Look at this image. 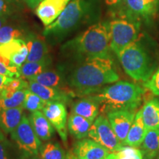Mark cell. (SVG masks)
I'll list each match as a JSON object with an SVG mask.
<instances>
[{
  "label": "cell",
  "mask_w": 159,
  "mask_h": 159,
  "mask_svg": "<svg viewBox=\"0 0 159 159\" xmlns=\"http://www.w3.org/2000/svg\"><path fill=\"white\" fill-rule=\"evenodd\" d=\"M71 0H43L35 8V14L47 27L61 16Z\"/></svg>",
  "instance_id": "4fadbf2b"
},
{
  "label": "cell",
  "mask_w": 159,
  "mask_h": 159,
  "mask_svg": "<svg viewBox=\"0 0 159 159\" xmlns=\"http://www.w3.org/2000/svg\"><path fill=\"white\" fill-rule=\"evenodd\" d=\"M71 152L78 159H105L111 153L91 139H83L75 143Z\"/></svg>",
  "instance_id": "7c38bea8"
},
{
  "label": "cell",
  "mask_w": 159,
  "mask_h": 159,
  "mask_svg": "<svg viewBox=\"0 0 159 159\" xmlns=\"http://www.w3.org/2000/svg\"><path fill=\"white\" fill-rule=\"evenodd\" d=\"M23 106L0 110V129L6 134L13 132L21 122L23 114Z\"/></svg>",
  "instance_id": "ac0fdd59"
},
{
  "label": "cell",
  "mask_w": 159,
  "mask_h": 159,
  "mask_svg": "<svg viewBox=\"0 0 159 159\" xmlns=\"http://www.w3.org/2000/svg\"><path fill=\"white\" fill-rule=\"evenodd\" d=\"M142 118L147 130L159 129V99L147 101L142 108Z\"/></svg>",
  "instance_id": "44dd1931"
},
{
  "label": "cell",
  "mask_w": 159,
  "mask_h": 159,
  "mask_svg": "<svg viewBox=\"0 0 159 159\" xmlns=\"http://www.w3.org/2000/svg\"><path fill=\"white\" fill-rule=\"evenodd\" d=\"M140 25V21L122 17H116L109 21L111 50L117 55L138 41Z\"/></svg>",
  "instance_id": "8992f818"
},
{
  "label": "cell",
  "mask_w": 159,
  "mask_h": 159,
  "mask_svg": "<svg viewBox=\"0 0 159 159\" xmlns=\"http://www.w3.org/2000/svg\"><path fill=\"white\" fill-rule=\"evenodd\" d=\"M136 114L135 110H117L107 114V118L122 144L128 136Z\"/></svg>",
  "instance_id": "8fae6325"
},
{
  "label": "cell",
  "mask_w": 159,
  "mask_h": 159,
  "mask_svg": "<svg viewBox=\"0 0 159 159\" xmlns=\"http://www.w3.org/2000/svg\"><path fill=\"white\" fill-rule=\"evenodd\" d=\"M40 159H66L65 150L57 142H48L40 149Z\"/></svg>",
  "instance_id": "484cf974"
},
{
  "label": "cell",
  "mask_w": 159,
  "mask_h": 159,
  "mask_svg": "<svg viewBox=\"0 0 159 159\" xmlns=\"http://www.w3.org/2000/svg\"><path fill=\"white\" fill-rule=\"evenodd\" d=\"M105 159H114V155H113V152H111L110 154H109V156L107 157Z\"/></svg>",
  "instance_id": "7bdbcfd3"
},
{
  "label": "cell",
  "mask_w": 159,
  "mask_h": 159,
  "mask_svg": "<svg viewBox=\"0 0 159 159\" xmlns=\"http://www.w3.org/2000/svg\"><path fill=\"white\" fill-rule=\"evenodd\" d=\"M51 63L52 60L50 57L40 61H26L19 68L20 77L29 80L33 77L43 72V71L47 70Z\"/></svg>",
  "instance_id": "603a6c76"
},
{
  "label": "cell",
  "mask_w": 159,
  "mask_h": 159,
  "mask_svg": "<svg viewBox=\"0 0 159 159\" xmlns=\"http://www.w3.org/2000/svg\"><path fill=\"white\" fill-rule=\"evenodd\" d=\"M0 75L12 78H18L20 77L19 68L13 65L10 60L0 55Z\"/></svg>",
  "instance_id": "4dcf8cb0"
},
{
  "label": "cell",
  "mask_w": 159,
  "mask_h": 159,
  "mask_svg": "<svg viewBox=\"0 0 159 159\" xmlns=\"http://www.w3.org/2000/svg\"><path fill=\"white\" fill-rule=\"evenodd\" d=\"M93 122L79 115L71 114L68 119V130L69 133L77 139H83L89 136Z\"/></svg>",
  "instance_id": "ffe728a7"
},
{
  "label": "cell",
  "mask_w": 159,
  "mask_h": 159,
  "mask_svg": "<svg viewBox=\"0 0 159 159\" xmlns=\"http://www.w3.org/2000/svg\"><path fill=\"white\" fill-rule=\"evenodd\" d=\"M0 159H10L7 150V142L5 136L0 138Z\"/></svg>",
  "instance_id": "836d02e7"
},
{
  "label": "cell",
  "mask_w": 159,
  "mask_h": 159,
  "mask_svg": "<svg viewBox=\"0 0 159 159\" xmlns=\"http://www.w3.org/2000/svg\"><path fill=\"white\" fill-rule=\"evenodd\" d=\"M145 90L140 85L127 81H117L99 92L89 95L97 101L99 112L108 114L117 110H135L142 104Z\"/></svg>",
  "instance_id": "277c9868"
},
{
  "label": "cell",
  "mask_w": 159,
  "mask_h": 159,
  "mask_svg": "<svg viewBox=\"0 0 159 159\" xmlns=\"http://www.w3.org/2000/svg\"><path fill=\"white\" fill-rule=\"evenodd\" d=\"M119 79L114 62L109 56L77 62L65 80L74 96L85 97L98 92L104 85L117 82Z\"/></svg>",
  "instance_id": "6da1fadb"
},
{
  "label": "cell",
  "mask_w": 159,
  "mask_h": 159,
  "mask_svg": "<svg viewBox=\"0 0 159 159\" xmlns=\"http://www.w3.org/2000/svg\"><path fill=\"white\" fill-rule=\"evenodd\" d=\"M8 18L2 14H0V29L2 27H3L5 25V23L7 22V20Z\"/></svg>",
  "instance_id": "f35d334b"
},
{
  "label": "cell",
  "mask_w": 159,
  "mask_h": 159,
  "mask_svg": "<svg viewBox=\"0 0 159 159\" xmlns=\"http://www.w3.org/2000/svg\"><path fill=\"white\" fill-rule=\"evenodd\" d=\"M25 44V40L19 39L0 45V55L10 60L15 54L19 52Z\"/></svg>",
  "instance_id": "f1b7e54d"
},
{
  "label": "cell",
  "mask_w": 159,
  "mask_h": 159,
  "mask_svg": "<svg viewBox=\"0 0 159 159\" xmlns=\"http://www.w3.org/2000/svg\"><path fill=\"white\" fill-rule=\"evenodd\" d=\"M114 159H144V150L130 146H123L121 150L113 152Z\"/></svg>",
  "instance_id": "f546056e"
},
{
  "label": "cell",
  "mask_w": 159,
  "mask_h": 159,
  "mask_svg": "<svg viewBox=\"0 0 159 159\" xmlns=\"http://www.w3.org/2000/svg\"><path fill=\"white\" fill-rule=\"evenodd\" d=\"M2 137H4V134H3L2 131L1 129H0V138H2Z\"/></svg>",
  "instance_id": "ee69618b"
},
{
  "label": "cell",
  "mask_w": 159,
  "mask_h": 159,
  "mask_svg": "<svg viewBox=\"0 0 159 159\" xmlns=\"http://www.w3.org/2000/svg\"><path fill=\"white\" fill-rule=\"evenodd\" d=\"M23 36L22 30L14 26L5 25L0 29V45L8 43L13 40L21 39Z\"/></svg>",
  "instance_id": "83f0119b"
},
{
  "label": "cell",
  "mask_w": 159,
  "mask_h": 159,
  "mask_svg": "<svg viewBox=\"0 0 159 159\" xmlns=\"http://www.w3.org/2000/svg\"><path fill=\"white\" fill-rule=\"evenodd\" d=\"M125 0H105V2L109 7H118L123 3Z\"/></svg>",
  "instance_id": "8d00e7d4"
},
{
  "label": "cell",
  "mask_w": 159,
  "mask_h": 159,
  "mask_svg": "<svg viewBox=\"0 0 159 159\" xmlns=\"http://www.w3.org/2000/svg\"><path fill=\"white\" fill-rule=\"evenodd\" d=\"M27 90V88H23L9 95L0 94V110L23 106Z\"/></svg>",
  "instance_id": "cb8c5ba5"
},
{
  "label": "cell",
  "mask_w": 159,
  "mask_h": 159,
  "mask_svg": "<svg viewBox=\"0 0 159 159\" xmlns=\"http://www.w3.org/2000/svg\"><path fill=\"white\" fill-rule=\"evenodd\" d=\"M29 80H33L40 84L50 88L61 89L66 90V87L68 88L65 78H63L61 75L57 71L45 70L39 75L33 77ZM69 91V90H67Z\"/></svg>",
  "instance_id": "7402d4cb"
},
{
  "label": "cell",
  "mask_w": 159,
  "mask_h": 159,
  "mask_svg": "<svg viewBox=\"0 0 159 159\" xmlns=\"http://www.w3.org/2000/svg\"><path fill=\"white\" fill-rule=\"evenodd\" d=\"M13 79V78H12V77H9L5 76V75H0V93L2 91L3 89L5 88L6 85L8 84Z\"/></svg>",
  "instance_id": "e575fe53"
},
{
  "label": "cell",
  "mask_w": 159,
  "mask_h": 159,
  "mask_svg": "<svg viewBox=\"0 0 159 159\" xmlns=\"http://www.w3.org/2000/svg\"><path fill=\"white\" fill-rule=\"evenodd\" d=\"M143 86L154 95L159 96V67L148 81L143 83Z\"/></svg>",
  "instance_id": "1f68e13d"
},
{
  "label": "cell",
  "mask_w": 159,
  "mask_h": 159,
  "mask_svg": "<svg viewBox=\"0 0 159 159\" xmlns=\"http://www.w3.org/2000/svg\"><path fill=\"white\" fill-rule=\"evenodd\" d=\"M156 156H153V155L148 154V153H144V159H154Z\"/></svg>",
  "instance_id": "60d3db41"
},
{
  "label": "cell",
  "mask_w": 159,
  "mask_h": 159,
  "mask_svg": "<svg viewBox=\"0 0 159 159\" xmlns=\"http://www.w3.org/2000/svg\"><path fill=\"white\" fill-rule=\"evenodd\" d=\"M147 2L149 3H150L151 5L156 6V7H157L158 6V0H146Z\"/></svg>",
  "instance_id": "ab89813d"
},
{
  "label": "cell",
  "mask_w": 159,
  "mask_h": 159,
  "mask_svg": "<svg viewBox=\"0 0 159 159\" xmlns=\"http://www.w3.org/2000/svg\"><path fill=\"white\" fill-rule=\"evenodd\" d=\"M88 136L110 152H117L124 146L117 138L107 116L103 114L97 116L93 122Z\"/></svg>",
  "instance_id": "52a82bcc"
},
{
  "label": "cell",
  "mask_w": 159,
  "mask_h": 159,
  "mask_svg": "<svg viewBox=\"0 0 159 159\" xmlns=\"http://www.w3.org/2000/svg\"><path fill=\"white\" fill-rule=\"evenodd\" d=\"M27 88L30 91H33L43 99L46 102L59 101L67 103L70 100L71 97H74V94L69 91L61 89L50 88L33 80L28 81Z\"/></svg>",
  "instance_id": "5bb4252c"
},
{
  "label": "cell",
  "mask_w": 159,
  "mask_h": 159,
  "mask_svg": "<svg viewBox=\"0 0 159 159\" xmlns=\"http://www.w3.org/2000/svg\"><path fill=\"white\" fill-rule=\"evenodd\" d=\"M118 17L127 18L135 21L149 20L154 16L157 7L146 0H125L120 6Z\"/></svg>",
  "instance_id": "30bf717a"
},
{
  "label": "cell",
  "mask_w": 159,
  "mask_h": 159,
  "mask_svg": "<svg viewBox=\"0 0 159 159\" xmlns=\"http://www.w3.org/2000/svg\"><path fill=\"white\" fill-rule=\"evenodd\" d=\"M42 112L52 125L60 137L64 142L67 141L68 135V119L66 103L54 101L47 102Z\"/></svg>",
  "instance_id": "9c48e42d"
},
{
  "label": "cell",
  "mask_w": 159,
  "mask_h": 159,
  "mask_svg": "<svg viewBox=\"0 0 159 159\" xmlns=\"http://www.w3.org/2000/svg\"><path fill=\"white\" fill-rule=\"evenodd\" d=\"M5 1H7V2L11 4H13V5L16 6L17 7H19V8L21 10L23 7V5L25 4L23 2L22 0H5Z\"/></svg>",
  "instance_id": "74e56055"
},
{
  "label": "cell",
  "mask_w": 159,
  "mask_h": 159,
  "mask_svg": "<svg viewBox=\"0 0 159 159\" xmlns=\"http://www.w3.org/2000/svg\"><path fill=\"white\" fill-rule=\"evenodd\" d=\"M25 41L29 49L27 61H40L49 57L48 47L43 39L30 34L27 35Z\"/></svg>",
  "instance_id": "d6986e66"
},
{
  "label": "cell",
  "mask_w": 159,
  "mask_h": 159,
  "mask_svg": "<svg viewBox=\"0 0 159 159\" xmlns=\"http://www.w3.org/2000/svg\"><path fill=\"white\" fill-rule=\"evenodd\" d=\"M29 119L33 130L41 141L47 142L50 140L55 134V128L45 116L42 111L32 112Z\"/></svg>",
  "instance_id": "9a60e30c"
},
{
  "label": "cell",
  "mask_w": 159,
  "mask_h": 159,
  "mask_svg": "<svg viewBox=\"0 0 159 159\" xmlns=\"http://www.w3.org/2000/svg\"><path fill=\"white\" fill-rule=\"evenodd\" d=\"M147 130H148L145 127L142 118V109H140L136 112L134 122L131 125L128 136L122 143V145L134 147V148L140 147L144 141Z\"/></svg>",
  "instance_id": "2e32d148"
},
{
  "label": "cell",
  "mask_w": 159,
  "mask_h": 159,
  "mask_svg": "<svg viewBox=\"0 0 159 159\" xmlns=\"http://www.w3.org/2000/svg\"><path fill=\"white\" fill-rule=\"evenodd\" d=\"M117 57L125 72L138 82L148 81L156 71L154 60L139 40L121 51Z\"/></svg>",
  "instance_id": "5b68a950"
},
{
  "label": "cell",
  "mask_w": 159,
  "mask_h": 159,
  "mask_svg": "<svg viewBox=\"0 0 159 159\" xmlns=\"http://www.w3.org/2000/svg\"><path fill=\"white\" fill-rule=\"evenodd\" d=\"M99 14V0H71L54 22L45 27L43 35L52 44L60 43L83 26L95 22Z\"/></svg>",
  "instance_id": "7a4b0ae2"
},
{
  "label": "cell",
  "mask_w": 159,
  "mask_h": 159,
  "mask_svg": "<svg viewBox=\"0 0 159 159\" xmlns=\"http://www.w3.org/2000/svg\"><path fill=\"white\" fill-rule=\"evenodd\" d=\"M154 159H159V152H158V154L156 155V156L155 157V158H154Z\"/></svg>",
  "instance_id": "f6af8a7d"
},
{
  "label": "cell",
  "mask_w": 159,
  "mask_h": 159,
  "mask_svg": "<svg viewBox=\"0 0 159 159\" xmlns=\"http://www.w3.org/2000/svg\"><path fill=\"white\" fill-rule=\"evenodd\" d=\"M66 159H78V158H77L76 157L74 156V155L71 153V151H70V152L68 153V155L66 156Z\"/></svg>",
  "instance_id": "b9f144b4"
},
{
  "label": "cell",
  "mask_w": 159,
  "mask_h": 159,
  "mask_svg": "<svg viewBox=\"0 0 159 159\" xmlns=\"http://www.w3.org/2000/svg\"><path fill=\"white\" fill-rule=\"evenodd\" d=\"M11 137L16 143L19 150L26 155L35 156L39 154L41 148V139L37 136L29 118L26 115H24L21 122L11 133Z\"/></svg>",
  "instance_id": "ba28073f"
},
{
  "label": "cell",
  "mask_w": 159,
  "mask_h": 159,
  "mask_svg": "<svg viewBox=\"0 0 159 159\" xmlns=\"http://www.w3.org/2000/svg\"><path fill=\"white\" fill-rule=\"evenodd\" d=\"M23 2L29 8L32 10L35 9L43 0H22Z\"/></svg>",
  "instance_id": "d590c367"
},
{
  "label": "cell",
  "mask_w": 159,
  "mask_h": 159,
  "mask_svg": "<svg viewBox=\"0 0 159 159\" xmlns=\"http://www.w3.org/2000/svg\"><path fill=\"white\" fill-rule=\"evenodd\" d=\"M99 112V104L89 95L75 102L71 107V114L79 115L91 122H94L95 119L98 116Z\"/></svg>",
  "instance_id": "e0dca14e"
},
{
  "label": "cell",
  "mask_w": 159,
  "mask_h": 159,
  "mask_svg": "<svg viewBox=\"0 0 159 159\" xmlns=\"http://www.w3.org/2000/svg\"><path fill=\"white\" fill-rule=\"evenodd\" d=\"M110 27L108 21L94 23L61 47L63 56L77 62L99 57H109Z\"/></svg>",
  "instance_id": "3957f363"
},
{
  "label": "cell",
  "mask_w": 159,
  "mask_h": 159,
  "mask_svg": "<svg viewBox=\"0 0 159 159\" xmlns=\"http://www.w3.org/2000/svg\"><path fill=\"white\" fill-rule=\"evenodd\" d=\"M46 104L47 102L36 94L30 91L29 89L27 90L23 104L24 109L29 111L31 113L37 111H42Z\"/></svg>",
  "instance_id": "4316f807"
},
{
  "label": "cell",
  "mask_w": 159,
  "mask_h": 159,
  "mask_svg": "<svg viewBox=\"0 0 159 159\" xmlns=\"http://www.w3.org/2000/svg\"><path fill=\"white\" fill-rule=\"evenodd\" d=\"M19 7L13 4L7 2L5 0H0V14H2L7 18L16 14L18 11H20Z\"/></svg>",
  "instance_id": "d6a6232c"
},
{
  "label": "cell",
  "mask_w": 159,
  "mask_h": 159,
  "mask_svg": "<svg viewBox=\"0 0 159 159\" xmlns=\"http://www.w3.org/2000/svg\"><path fill=\"white\" fill-rule=\"evenodd\" d=\"M142 146L144 153L156 156L159 152V129H148Z\"/></svg>",
  "instance_id": "d4e9b609"
}]
</instances>
